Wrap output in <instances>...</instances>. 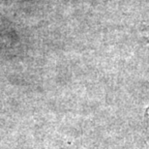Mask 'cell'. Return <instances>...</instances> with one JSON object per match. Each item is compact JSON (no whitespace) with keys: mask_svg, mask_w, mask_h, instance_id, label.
<instances>
[]
</instances>
